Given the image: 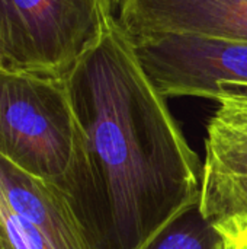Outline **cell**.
I'll list each match as a JSON object with an SVG mask.
<instances>
[{
  "mask_svg": "<svg viewBox=\"0 0 247 249\" xmlns=\"http://www.w3.org/2000/svg\"><path fill=\"white\" fill-rule=\"evenodd\" d=\"M0 67H3V66H1V58H0Z\"/></svg>",
  "mask_w": 247,
  "mask_h": 249,
  "instance_id": "11",
  "label": "cell"
},
{
  "mask_svg": "<svg viewBox=\"0 0 247 249\" xmlns=\"http://www.w3.org/2000/svg\"><path fill=\"white\" fill-rule=\"evenodd\" d=\"M237 245H239V244H237ZM242 248H243V247H242ZM243 249H246V248H243Z\"/></svg>",
  "mask_w": 247,
  "mask_h": 249,
  "instance_id": "12",
  "label": "cell"
},
{
  "mask_svg": "<svg viewBox=\"0 0 247 249\" xmlns=\"http://www.w3.org/2000/svg\"><path fill=\"white\" fill-rule=\"evenodd\" d=\"M77 155L64 80L0 67V156L66 194Z\"/></svg>",
  "mask_w": 247,
  "mask_h": 249,
  "instance_id": "2",
  "label": "cell"
},
{
  "mask_svg": "<svg viewBox=\"0 0 247 249\" xmlns=\"http://www.w3.org/2000/svg\"><path fill=\"white\" fill-rule=\"evenodd\" d=\"M116 19L132 41L176 34L247 42V0H121Z\"/></svg>",
  "mask_w": 247,
  "mask_h": 249,
  "instance_id": "6",
  "label": "cell"
},
{
  "mask_svg": "<svg viewBox=\"0 0 247 249\" xmlns=\"http://www.w3.org/2000/svg\"><path fill=\"white\" fill-rule=\"evenodd\" d=\"M138 60L167 99H217L247 93V42L194 35H156L134 41Z\"/></svg>",
  "mask_w": 247,
  "mask_h": 249,
  "instance_id": "4",
  "label": "cell"
},
{
  "mask_svg": "<svg viewBox=\"0 0 247 249\" xmlns=\"http://www.w3.org/2000/svg\"><path fill=\"white\" fill-rule=\"evenodd\" d=\"M144 249H226V238L195 207L172 222Z\"/></svg>",
  "mask_w": 247,
  "mask_h": 249,
  "instance_id": "8",
  "label": "cell"
},
{
  "mask_svg": "<svg viewBox=\"0 0 247 249\" xmlns=\"http://www.w3.org/2000/svg\"><path fill=\"white\" fill-rule=\"evenodd\" d=\"M0 249H55L28 220L16 214L0 197Z\"/></svg>",
  "mask_w": 247,
  "mask_h": 249,
  "instance_id": "9",
  "label": "cell"
},
{
  "mask_svg": "<svg viewBox=\"0 0 247 249\" xmlns=\"http://www.w3.org/2000/svg\"><path fill=\"white\" fill-rule=\"evenodd\" d=\"M207 123L198 210L247 249V93H224Z\"/></svg>",
  "mask_w": 247,
  "mask_h": 249,
  "instance_id": "5",
  "label": "cell"
},
{
  "mask_svg": "<svg viewBox=\"0 0 247 249\" xmlns=\"http://www.w3.org/2000/svg\"><path fill=\"white\" fill-rule=\"evenodd\" d=\"M0 197L16 214L33 225L55 249H92L67 196L1 156Z\"/></svg>",
  "mask_w": 247,
  "mask_h": 249,
  "instance_id": "7",
  "label": "cell"
},
{
  "mask_svg": "<svg viewBox=\"0 0 247 249\" xmlns=\"http://www.w3.org/2000/svg\"><path fill=\"white\" fill-rule=\"evenodd\" d=\"M63 80L79 131L66 196L92 249H144L198 207L202 162L116 18Z\"/></svg>",
  "mask_w": 247,
  "mask_h": 249,
  "instance_id": "1",
  "label": "cell"
},
{
  "mask_svg": "<svg viewBox=\"0 0 247 249\" xmlns=\"http://www.w3.org/2000/svg\"><path fill=\"white\" fill-rule=\"evenodd\" d=\"M121 0H0L1 66L64 79L116 18Z\"/></svg>",
  "mask_w": 247,
  "mask_h": 249,
  "instance_id": "3",
  "label": "cell"
},
{
  "mask_svg": "<svg viewBox=\"0 0 247 249\" xmlns=\"http://www.w3.org/2000/svg\"><path fill=\"white\" fill-rule=\"evenodd\" d=\"M226 249H243L240 245H237V244H234V242H231V241H229V239H226Z\"/></svg>",
  "mask_w": 247,
  "mask_h": 249,
  "instance_id": "10",
  "label": "cell"
}]
</instances>
